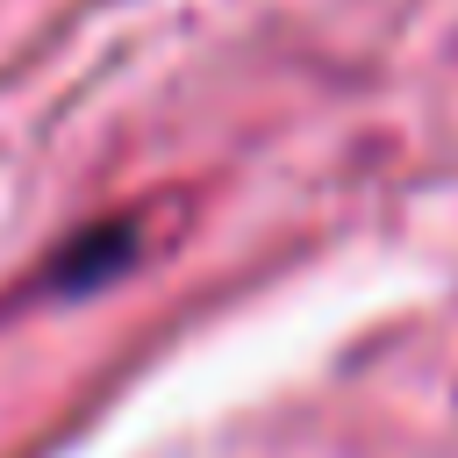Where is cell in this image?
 Returning <instances> with one entry per match:
<instances>
[{"label": "cell", "instance_id": "1", "mask_svg": "<svg viewBox=\"0 0 458 458\" xmlns=\"http://www.w3.org/2000/svg\"><path fill=\"white\" fill-rule=\"evenodd\" d=\"M143 243H150V208H129V215H107V222H93V229H79L57 258H50V272H43V286L50 293H86V286H100V279H114V272H129L136 258H143Z\"/></svg>", "mask_w": 458, "mask_h": 458}]
</instances>
